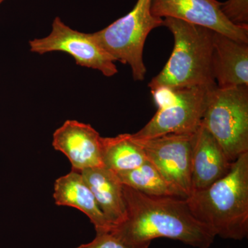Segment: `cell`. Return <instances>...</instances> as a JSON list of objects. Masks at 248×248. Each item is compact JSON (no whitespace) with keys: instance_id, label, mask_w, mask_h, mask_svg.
<instances>
[{"instance_id":"cell-5","label":"cell","mask_w":248,"mask_h":248,"mask_svg":"<svg viewBox=\"0 0 248 248\" xmlns=\"http://www.w3.org/2000/svg\"><path fill=\"white\" fill-rule=\"evenodd\" d=\"M151 1L138 0L128 14L92 33L96 42L115 62L130 66L135 81H143L146 76L143 53L147 37L153 29L164 23V19L152 14Z\"/></svg>"},{"instance_id":"cell-18","label":"cell","mask_w":248,"mask_h":248,"mask_svg":"<svg viewBox=\"0 0 248 248\" xmlns=\"http://www.w3.org/2000/svg\"><path fill=\"white\" fill-rule=\"evenodd\" d=\"M77 248H131L110 231L96 232V236L89 244Z\"/></svg>"},{"instance_id":"cell-10","label":"cell","mask_w":248,"mask_h":248,"mask_svg":"<svg viewBox=\"0 0 248 248\" xmlns=\"http://www.w3.org/2000/svg\"><path fill=\"white\" fill-rule=\"evenodd\" d=\"M101 138L89 124L67 120L57 129L53 136V146L66 155L73 170L102 167Z\"/></svg>"},{"instance_id":"cell-13","label":"cell","mask_w":248,"mask_h":248,"mask_svg":"<svg viewBox=\"0 0 248 248\" xmlns=\"http://www.w3.org/2000/svg\"><path fill=\"white\" fill-rule=\"evenodd\" d=\"M96 202L111 227L120 224L126 216L124 185L115 172L102 167L81 171Z\"/></svg>"},{"instance_id":"cell-11","label":"cell","mask_w":248,"mask_h":248,"mask_svg":"<svg viewBox=\"0 0 248 248\" xmlns=\"http://www.w3.org/2000/svg\"><path fill=\"white\" fill-rule=\"evenodd\" d=\"M232 163L218 141L201 125L192 145L191 193L203 190L224 177Z\"/></svg>"},{"instance_id":"cell-9","label":"cell","mask_w":248,"mask_h":248,"mask_svg":"<svg viewBox=\"0 0 248 248\" xmlns=\"http://www.w3.org/2000/svg\"><path fill=\"white\" fill-rule=\"evenodd\" d=\"M151 13L156 17L180 19L248 43V28L230 22L217 0H152Z\"/></svg>"},{"instance_id":"cell-2","label":"cell","mask_w":248,"mask_h":248,"mask_svg":"<svg viewBox=\"0 0 248 248\" xmlns=\"http://www.w3.org/2000/svg\"><path fill=\"white\" fill-rule=\"evenodd\" d=\"M191 212L215 236L242 240L248 234V152L224 177L186 198Z\"/></svg>"},{"instance_id":"cell-16","label":"cell","mask_w":248,"mask_h":248,"mask_svg":"<svg viewBox=\"0 0 248 248\" xmlns=\"http://www.w3.org/2000/svg\"><path fill=\"white\" fill-rule=\"evenodd\" d=\"M116 174L123 185L145 195L183 198L148 159L136 169L116 172Z\"/></svg>"},{"instance_id":"cell-12","label":"cell","mask_w":248,"mask_h":248,"mask_svg":"<svg viewBox=\"0 0 248 248\" xmlns=\"http://www.w3.org/2000/svg\"><path fill=\"white\" fill-rule=\"evenodd\" d=\"M212 73L217 86H248V43L214 32Z\"/></svg>"},{"instance_id":"cell-6","label":"cell","mask_w":248,"mask_h":248,"mask_svg":"<svg viewBox=\"0 0 248 248\" xmlns=\"http://www.w3.org/2000/svg\"><path fill=\"white\" fill-rule=\"evenodd\" d=\"M29 46L31 52L40 55L64 52L73 57L79 66L97 70L108 78L118 73L115 60L96 42L92 33L72 29L58 17L54 19L50 33L31 40Z\"/></svg>"},{"instance_id":"cell-15","label":"cell","mask_w":248,"mask_h":248,"mask_svg":"<svg viewBox=\"0 0 248 248\" xmlns=\"http://www.w3.org/2000/svg\"><path fill=\"white\" fill-rule=\"evenodd\" d=\"M101 153L104 167L115 173L136 169L147 160L132 134L101 138Z\"/></svg>"},{"instance_id":"cell-14","label":"cell","mask_w":248,"mask_h":248,"mask_svg":"<svg viewBox=\"0 0 248 248\" xmlns=\"http://www.w3.org/2000/svg\"><path fill=\"white\" fill-rule=\"evenodd\" d=\"M55 203L78 209L89 217L96 232L110 231L111 227L81 172H71L57 179L54 186Z\"/></svg>"},{"instance_id":"cell-19","label":"cell","mask_w":248,"mask_h":248,"mask_svg":"<svg viewBox=\"0 0 248 248\" xmlns=\"http://www.w3.org/2000/svg\"><path fill=\"white\" fill-rule=\"evenodd\" d=\"M3 1H4V0H0V3L2 2Z\"/></svg>"},{"instance_id":"cell-17","label":"cell","mask_w":248,"mask_h":248,"mask_svg":"<svg viewBox=\"0 0 248 248\" xmlns=\"http://www.w3.org/2000/svg\"><path fill=\"white\" fill-rule=\"evenodd\" d=\"M221 10L232 24L248 28V0H227L221 2Z\"/></svg>"},{"instance_id":"cell-1","label":"cell","mask_w":248,"mask_h":248,"mask_svg":"<svg viewBox=\"0 0 248 248\" xmlns=\"http://www.w3.org/2000/svg\"><path fill=\"white\" fill-rule=\"evenodd\" d=\"M126 216L110 232L131 248H148L166 238L197 248H209L216 237L198 221L185 198L145 195L124 185Z\"/></svg>"},{"instance_id":"cell-3","label":"cell","mask_w":248,"mask_h":248,"mask_svg":"<svg viewBox=\"0 0 248 248\" xmlns=\"http://www.w3.org/2000/svg\"><path fill=\"white\" fill-rule=\"evenodd\" d=\"M163 26L172 32L174 48L169 61L148 84L173 89L217 86L212 73L214 31L174 18L164 19Z\"/></svg>"},{"instance_id":"cell-4","label":"cell","mask_w":248,"mask_h":248,"mask_svg":"<svg viewBox=\"0 0 248 248\" xmlns=\"http://www.w3.org/2000/svg\"><path fill=\"white\" fill-rule=\"evenodd\" d=\"M201 125L232 162L248 152V86L209 88Z\"/></svg>"},{"instance_id":"cell-7","label":"cell","mask_w":248,"mask_h":248,"mask_svg":"<svg viewBox=\"0 0 248 248\" xmlns=\"http://www.w3.org/2000/svg\"><path fill=\"white\" fill-rule=\"evenodd\" d=\"M195 134H168L148 139L135 138L132 135L147 159L185 199L192 192L191 164Z\"/></svg>"},{"instance_id":"cell-8","label":"cell","mask_w":248,"mask_h":248,"mask_svg":"<svg viewBox=\"0 0 248 248\" xmlns=\"http://www.w3.org/2000/svg\"><path fill=\"white\" fill-rule=\"evenodd\" d=\"M208 89H177V100L169 107L157 109L150 122L132 135L135 138L148 139L168 134H195L201 126Z\"/></svg>"}]
</instances>
